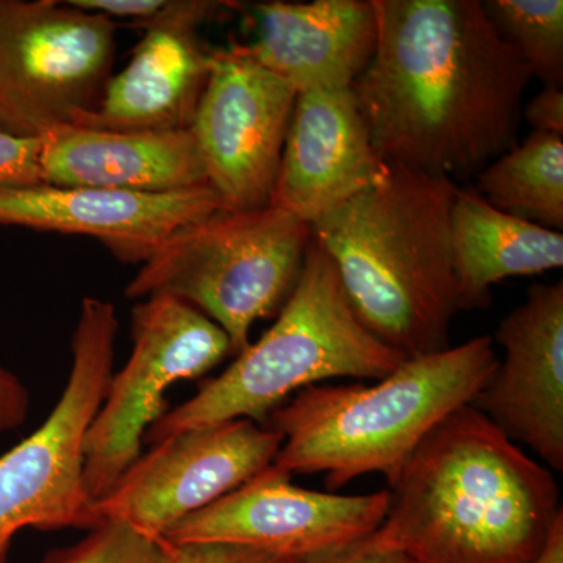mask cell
Returning a JSON list of instances; mask_svg holds the SVG:
<instances>
[{"label":"cell","instance_id":"obj_17","mask_svg":"<svg viewBox=\"0 0 563 563\" xmlns=\"http://www.w3.org/2000/svg\"><path fill=\"white\" fill-rule=\"evenodd\" d=\"M252 11L257 38L247 46L298 92L352 87L376 49L373 0H276Z\"/></svg>","mask_w":563,"mask_h":563},{"label":"cell","instance_id":"obj_4","mask_svg":"<svg viewBox=\"0 0 563 563\" xmlns=\"http://www.w3.org/2000/svg\"><path fill=\"white\" fill-rule=\"evenodd\" d=\"M498 365L492 336L406 358L373 384L313 385L269 417L280 433L273 465L287 474L325 476L329 490L365 474L399 477L422 440L470 406Z\"/></svg>","mask_w":563,"mask_h":563},{"label":"cell","instance_id":"obj_5","mask_svg":"<svg viewBox=\"0 0 563 563\" xmlns=\"http://www.w3.org/2000/svg\"><path fill=\"white\" fill-rule=\"evenodd\" d=\"M404 361L358 320L335 265L312 239L299 279L272 328L224 373L163 415L144 439L155 444L188 429L231 420L266 428L282 404L303 388L339 377L383 379Z\"/></svg>","mask_w":563,"mask_h":563},{"label":"cell","instance_id":"obj_27","mask_svg":"<svg viewBox=\"0 0 563 563\" xmlns=\"http://www.w3.org/2000/svg\"><path fill=\"white\" fill-rule=\"evenodd\" d=\"M282 563H410L399 553H383V551L373 550L365 540L351 544V547L340 548V550L328 551L313 555H303V558L282 559Z\"/></svg>","mask_w":563,"mask_h":563},{"label":"cell","instance_id":"obj_15","mask_svg":"<svg viewBox=\"0 0 563 563\" xmlns=\"http://www.w3.org/2000/svg\"><path fill=\"white\" fill-rule=\"evenodd\" d=\"M352 88L298 92L269 206L312 225L385 179Z\"/></svg>","mask_w":563,"mask_h":563},{"label":"cell","instance_id":"obj_10","mask_svg":"<svg viewBox=\"0 0 563 563\" xmlns=\"http://www.w3.org/2000/svg\"><path fill=\"white\" fill-rule=\"evenodd\" d=\"M280 433L250 420L188 429L141 454L98 501L85 510L84 529L124 523L152 539L272 466Z\"/></svg>","mask_w":563,"mask_h":563},{"label":"cell","instance_id":"obj_28","mask_svg":"<svg viewBox=\"0 0 563 563\" xmlns=\"http://www.w3.org/2000/svg\"><path fill=\"white\" fill-rule=\"evenodd\" d=\"M529 563H563V515L555 520L542 551Z\"/></svg>","mask_w":563,"mask_h":563},{"label":"cell","instance_id":"obj_12","mask_svg":"<svg viewBox=\"0 0 563 563\" xmlns=\"http://www.w3.org/2000/svg\"><path fill=\"white\" fill-rule=\"evenodd\" d=\"M268 466L221 499L181 520L166 543H228L280 559L303 558L362 542L383 525L390 490L335 495L307 490Z\"/></svg>","mask_w":563,"mask_h":563},{"label":"cell","instance_id":"obj_26","mask_svg":"<svg viewBox=\"0 0 563 563\" xmlns=\"http://www.w3.org/2000/svg\"><path fill=\"white\" fill-rule=\"evenodd\" d=\"M523 118L532 132L563 136L562 88L543 87V90L525 107Z\"/></svg>","mask_w":563,"mask_h":563},{"label":"cell","instance_id":"obj_13","mask_svg":"<svg viewBox=\"0 0 563 563\" xmlns=\"http://www.w3.org/2000/svg\"><path fill=\"white\" fill-rule=\"evenodd\" d=\"M495 372L470 406L563 472V284H537L503 318Z\"/></svg>","mask_w":563,"mask_h":563},{"label":"cell","instance_id":"obj_18","mask_svg":"<svg viewBox=\"0 0 563 563\" xmlns=\"http://www.w3.org/2000/svg\"><path fill=\"white\" fill-rule=\"evenodd\" d=\"M40 140L44 184L141 195L209 185L190 129L111 132L68 124Z\"/></svg>","mask_w":563,"mask_h":563},{"label":"cell","instance_id":"obj_11","mask_svg":"<svg viewBox=\"0 0 563 563\" xmlns=\"http://www.w3.org/2000/svg\"><path fill=\"white\" fill-rule=\"evenodd\" d=\"M296 98L247 44L211 52L190 131L221 210L269 206Z\"/></svg>","mask_w":563,"mask_h":563},{"label":"cell","instance_id":"obj_16","mask_svg":"<svg viewBox=\"0 0 563 563\" xmlns=\"http://www.w3.org/2000/svg\"><path fill=\"white\" fill-rule=\"evenodd\" d=\"M217 210L209 185L168 195L49 184L0 191V225L91 236L131 263L146 262L174 232Z\"/></svg>","mask_w":563,"mask_h":563},{"label":"cell","instance_id":"obj_7","mask_svg":"<svg viewBox=\"0 0 563 563\" xmlns=\"http://www.w3.org/2000/svg\"><path fill=\"white\" fill-rule=\"evenodd\" d=\"M118 329L113 303L81 301L60 399L35 432L0 455V563L22 529L84 528L85 437L113 376Z\"/></svg>","mask_w":563,"mask_h":563},{"label":"cell","instance_id":"obj_25","mask_svg":"<svg viewBox=\"0 0 563 563\" xmlns=\"http://www.w3.org/2000/svg\"><path fill=\"white\" fill-rule=\"evenodd\" d=\"M31 413V393L16 374L0 365V435L21 428Z\"/></svg>","mask_w":563,"mask_h":563},{"label":"cell","instance_id":"obj_21","mask_svg":"<svg viewBox=\"0 0 563 563\" xmlns=\"http://www.w3.org/2000/svg\"><path fill=\"white\" fill-rule=\"evenodd\" d=\"M488 21L543 87L563 85L562 0H485Z\"/></svg>","mask_w":563,"mask_h":563},{"label":"cell","instance_id":"obj_3","mask_svg":"<svg viewBox=\"0 0 563 563\" xmlns=\"http://www.w3.org/2000/svg\"><path fill=\"white\" fill-rule=\"evenodd\" d=\"M457 187L390 166L383 181L310 225L358 320L404 358L451 346L459 306L450 214Z\"/></svg>","mask_w":563,"mask_h":563},{"label":"cell","instance_id":"obj_2","mask_svg":"<svg viewBox=\"0 0 563 563\" xmlns=\"http://www.w3.org/2000/svg\"><path fill=\"white\" fill-rule=\"evenodd\" d=\"M561 515L553 474L463 406L417 448L365 543L410 563H529Z\"/></svg>","mask_w":563,"mask_h":563},{"label":"cell","instance_id":"obj_19","mask_svg":"<svg viewBox=\"0 0 563 563\" xmlns=\"http://www.w3.org/2000/svg\"><path fill=\"white\" fill-rule=\"evenodd\" d=\"M450 225L459 312L487 309L507 277L562 268V232L495 209L474 187L455 190Z\"/></svg>","mask_w":563,"mask_h":563},{"label":"cell","instance_id":"obj_6","mask_svg":"<svg viewBox=\"0 0 563 563\" xmlns=\"http://www.w3.org/2000/svg\"><path fill=\"white\" fill-rule=\"evenodd\" d=\"M312 228L274 206L217 210L169 235L129 282V299L172 296L228 333L232 357L255 321L279 314L301 274Z\"/></svg>","mask_w":563,"mask_h":563},{"label":"cell","instance_id":"obj_22","mask_svg":"<svg viewBox=\"0 0 563 563\" xmlns=\"http://www.w3.org/2000/svg\"><path fill=\"white\" fill-rule=\"evenodd\" d=\"M165 551V540L109 521L91 528L79 543L51 551L41 563H163Z\"/></svg>","mask_w":563,"mask_h":563},{"label":"cell","instance_id":"obj_20","mask_svg":"<svg viewBox=\"0 0 563 563\" xmlns=\"http://www.w3.org/2000/svg\"><path fill=\"white\" fill-rule=\"evenodd\" d=\"M485 201L551 231L563 229V136L531 132L476 176Z\"/></svg>","mask_w":563,"mask_h":563},{"label":"cell","instance_id":"obj_9","mask_svg":"<svg viewBox=\"0 0 563 563\" xmlns=\"http://www.w3.org/2000/svg\"><path fill=\"white\" fill-rule=\"evenodd\" d=\"M132 340L131 357L111 376L85 437L88 506L106 496L140 457L144 435L168 412L169 387L198 379L232 355L231 340L217 322L166 295L143 299L133 309Z\"/></svg>","mask_w":563,"mask_h":563},{"label":"cell","instance_id":"obj_1","mask_svg":"<svg viewBox=\"0 0 563 563\" xmlns=\"http://www.w3.org/2000/svg\"><path fill=\"white\" fill-rule=\"evenodd\" d=\"M376 49L352 84L380 161L450 180L512 150L532 79L479 0H373Z\"/></svg>","mask_w":563,"mask_h":563},{"label":"cell","instance_id":"obj_14","mask_svg":"<svg viewBox=\"0 0 563 563\" xmlns=\"http://www.w3.org/2000/svg\"><path fill=\"white\" fill-rule=\"evenodd\" d=\"M232 5L180 0L168 18L144 29L129 65L110 77L95 109L74 125L111 132L190 129L213 52L199 40L198 27Z\"/></svg>","mask_w":563,"mask_h":563},{"label":"cell","instance_id":"obj_8","mask_svg":"<svg viewBox=\"0 0 563 563\" xmlns=\"http://www.w3.org/2000/svg\"><path fill=\"white\" fill-rule=\"evenodd\" d=\"M117 21L55 0H0V128L25 139L74 124L110 79Z\"/></svg>","mask_w":563,"mask_h":563},{"label":"cell","instance_id":"obj_23","mask_svg":"<svg viewBox=\"0 0 563 563\" xmlns=\"http://www.w3.org/2000/svg\"><path fill=\"white\" fill-rule=\"evenodd\" d=\"M41 140L13 135L0 128V191L44 184Z\"/></svg>","mask_w":563,"mask_h":563},{"label":"cell","instance_id":"obj_24","mask_svg":"<svg viewBox=\"0 0 563 563\" xmlns=\"http://www.w3.org/2000/svg\"><path fill=\"white\" fill-rule=\"evenodd\" d=\"M163 563H282V559L239 544L166 543Z\"/></svg>","mask_w":563,"mask_h":563}]
</instances>
